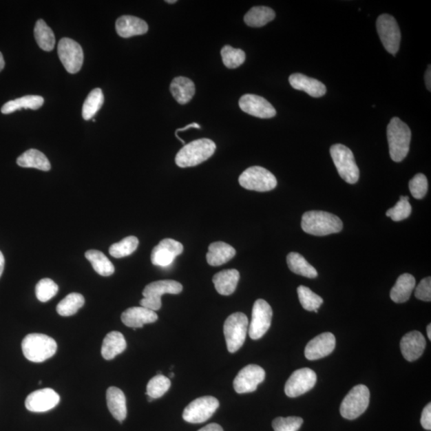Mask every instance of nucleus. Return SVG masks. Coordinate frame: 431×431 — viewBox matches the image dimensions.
<instances>
[{"label":"nucleus","mask_w":431,"mask_h":431,"mask_svg":"<svg viewBox=\"0 0 431 431\" xmlns=\"http://www.w3.org/2000/svg\"><path fill=\"white\" fill-rule=\"evenodd\" d=\"M169 377H171V378H174V373H170L169 374Z\"/></svg>","instance_id":"4d7b16f0"},{"label":"nucleus","mask_w":431,"mask_h":431,"mask_svg":"<svg viewBox=\"0 0 431 431\" xmlns=\"http://www.w3.org/2000/svg\"><path fill=\"white\" fill-rule=\"evenodd\" d=\"M317 374L313 370L298 369L291 375L285 384V394L290 398L298 397L312 390L317 383Z\"/></svg>","instance_id":"4468645a"},{"label":"nucleus","mask_w":431,"mask_h":431,"mask_svg":"<svg viewBox=\"0 0 431 431\" xmlns=\"http://www.w3.org/2000/svg\"><path fill=\"white\" fill-rule=\"evenodd\" d=\"M240 280V273L238 270H223L214 275L213 282L218 293L222 295H232Z\"/></svg>","instance_id":"393cba45"},{"label":"nucleus","mask_w":431,"mask_h":431,"mask_svg":"<svg viewBox=\"0 0 431 431\" xmlns=\"http://www.w3.org/2000/svg\"><path fill=\"white\" fill-rule=\"evenodd\" d=\"M85 304L83 295L73 293L67 295L57 305V313L62 317H71L76 314Z\"/></svg>","instance_id":"c9c22d12"},{"label":"nucleus","mask_w":431,"mask_h":431,"mask_svg":"<svg viewBox=\"0 0 431 431\" xmlns=\"http://www.w3.org/2000/svg\"><path fill=\"white\" fill-rule=\"evenodd\" d=\"M170 92L179 104L185 105L191 101L196 88L191 79L180 76L174 78L170 84Z\"/></svg>","instance_id":"bb28decb"},{"label":"nucleus","mask_w":431,"mask_h":431,"mask_svg":"<svg viewBox=\"0 0 431 431\" xmlns=\"http://www.w3.org/2000/svg\"><path fill=\"white\" fill-rule=\"evenodd\" d=\"M60 61L70 74H76L81 70L83 64V51L80 45L74 40L63 38L60 40L58 46Z\"/></svg>","instance_id":"ddd939ff"},{"label":"nucleus","mask_w":431,"mask_h":431,"mask_svg":"<svg viewBox=\"0 0 431 431\" xmlns=\"http://www.w3.org/2000/svg\"><path fill=\"white\" fill-rule=\"evenodd\" d=\"M104 103L103 90L96 88L90 92L85 100L83 107V118L85 120L93 119L95 114L101 109Z\"/></svg>","instance_id":"e433bc0d"},{"label":"nucleus","mask_w":431,"mask_h":431,"mask_svg":"<svg viewBox=\"0 0 431 431\" xmlns=\"http://www.w3.org/2000/svg\"><path fill=\"white\" fill-rule=\"evenodd\" d=\"M34 38L40 48L43 51L51 52L54 48L55 37L52 30L44 20H38L34 27Z\"/></svg>","instance_id":"f704fd0d"},{"label":"nucleus","mask_w":431,"mask_h":431,"mask_svg":"<svg viewBox=\"0 0 431 431\" xmlns=\"http://www.w3.org/2000/svg\"><path fill=\"white\" fill-rule=\"evenodd\" d=\"M182 285L176 280H163L150 283L145 286L143 295L144 298L140 302L142 307L152 311L162 308V295L165 294H179L182 292Z\"/></svg>","instance_id":"423d86ee"},{"label":"nucleus","mask_w":431,"mask_h":431,"mask_svg":"<svg viewBox=\"0 0 431 431\" xmlns=\"http://www.w3.org/2000/svg\"><path fill=\"white\" fill-rule=\"evenodd\" d=\"M4 264H5V260H4L3 254L2 253L1 251H0V277H1V275L3 272Z\"/></svg>","instance_id":"603ef678"},{"label":"nucleus","mask_w":431,"mask_h":431,"mask_svg":"<svg viewBox=\"0 0 431 431\" xmlns=\"http://www.w3.org/2000/svg\"><path fill=\"white\" fill-rule=\"evenodd\" d=\"M239 107L244 113L259 118H272L277 112L266 99L255 94H244L239 100Z\"/></svg>","instance_id":"f3484780"},{"label":"nucleus","mask_w":431,"mask_h":431,"mask_svg":"<svg viewBox=\"0 0 431 431\" xmlns=\"http://www.w3.org/2000/svg\"><path fill=\"white\" fill-rule=\"evenodd\" d=\"M425 346H427V341L423 335L418 330H412L406 334L401 339V353L405 359L409 362H414L423 354Z\"/></svg>","instance_id":"aec40b11"},{"label":"nucleus","mask_w":431,"mask_h":431,"mask_svg":"<svg viewBox=\"0 0 431 431\" xmlns=\"http://www.w3.org/2000/svg\"><path fill=\"white\" fill-rule=\"evenodd\" d=\"M171 387V381L162 375H157L149 381L147 388V395L149 397L158 399L167 393Z\"/></svg>","instance_id":"ea45409f"},{"label":"nucleus","mask_w":431,"mask_h":431,"mask_svg":"<svg viewBox=\"0 0 431 431\" xmlns=\"http://www.w3.org/2000/svg\"><path fill=\"white\" fill-rule=\"evenodd\" d=\"M138 244L139 240L136 237L129 235L123 239L121 242L112 244L109 249V253L114 258L126 257L136 251Z\"/></svg>","instance_id":"4c0bfd02"},{"label":"nucleus","mask_w":431,"mask_h":431,"mask_svg":"<svg viewBox=\"0 0 431 431\" xmlns=\"http://www.w3.org/2000/svg\"><path fill=\"white\" fill-rule=\"evenodd\" d=\"M59 286L52 280L44 278L39 280L36 287V297L41 302H48L57 294Z\"/></svg>","instance_id":"37998d69"},{"label":"nucleus","mask_w":431,"mask_h":431,"mask_svg":"<svg viewBox=\"0 0 431 431\" xmlns=\"http://www.w3.org/2000/svg\"><path fill=\"white\" fill-rule=\"evenodd\" d=\"M415 297L423 302H430L431 300V278L425 277L415 289Z\"/></svg>","instance_id":"49530a36"},{"label":"nucleus","mask_w":431,"mask_h":431,"mask_svg":"<svg viewBox=\"0 0 431 431\" xmlns=\"http://www.w3.org/2000/svg\"><path fill=\"white\" fill-rule=\"evenodd\" d=\"M390 156L394 162H400L407 157L410 149L412 132L407 124L395 117L388 127Z\"/></svg>","instance_id":"7ed1b4c3"},{"label":"nucleus","mask_w":431,"mask_h":431,"mask_svg":"<svg viewBox=\"0 0 431 431\" xmlns=\"http://www.w3.org/2000/svg\"><path fill=\"white\" fill-rule=\"evenodd\" d=\"M222 61L224 66L229 69L238 68L245 61V53L242 49L233 48L227 45L222 49Z\"/></svg>","instance_id":"a19ab883"},{"label":"nucleus","mask_w":431,"mask_h":431,"mask_svg":"<svg viewBox=\"0 0 431 431\" xmlns=\"http://www.w3.org/2000/svg\"><path fill=\"white\" fill-rule=\"evenodd\" d=\"M412 210V205L409 203V197L401 196L399 202L393 208L389 209L386 215L392 218L394 222H401L410 217Z\"/></svg>","instance_id":"79ce46f5"},{"label":"nucleus","mask_w":431,"mask_h":431,"mask_svg":"<svg viewBox=\"0 0 431 431\" xmlns=\"http://www.w3.org/2000/svg\"><path fill=\"white\" fill-rule=\"evenodd\" d=\"M427 333L428 335L429 340H431V324H428L427 327Z\"/></svg>","instance_id":"5fc2aeb1"},{"label":"nucleus","mask_w":431,"mask_h":431,"mask_svg":"<svg viewBox=\"0 0 431 431\" xmlns=\"http://www.w3.org/2000/svg\"><path fill=\"white\" fill-rule=\"evenodd\" d=\"M273 309L264 299H259L254 303L252 320L249 326V334L252 339L262 338L268 332L273 319Z\"/></svg>","instance_id":"f8f14e48"},{"label":"nucleus","mask_w":431,"mask_h":431,"mask_svg":"<svg viewBox=\"0 0 431 431\" xmlns=\"http://www.w3.org/2000/svg\"><path fill=\"white\" fill-rule=\"evenodd\" d=\"M183 250L182 243L174 239H164L153 249L151 262L155 266L168 267L183 253Z\"/></svg>","instance_id":"dca6fc26"},{"label":"nucleus","mask_w":431,"mask_h":431,"mask_svg":"<svg viewBox=\"0 0 431 431\" xmlns=\"http://www.w3.org/2000/svg\"><path fill=\"white\" fill-rule=\"evenodd\" d=\"M421 425L425 430H431V403L425 406L421 417Z\"/></svg>","instance_id":"de8ad7c7"},{"label":"nucleus","mask_w":431,"mask_h":431,"mask_svg":"<svg viewBox=\"0 0 431 431\" xmlns=\"http://www.w3.org/2000/svg\"><path fill=\"white\" fill-rule=\"evenodd\" d=\"M377 28L385 49L395 55L399 52L401 42L400 29L395 19L388 14H381L377 19Z\"/></svg>","instance_id":"9b49d317"},{"label":"nucleus","mask_w":431,"mask_h":431,"mask_svg":"<svg viewBox=\"0 0 431 431\" xmlns=\"http://www.w3.org/2000/svg\"><path fill=\"white\" fill-rule=\"evenodd\" d=\"M249 332L246 315L235 313L229 315L224 324V335L229 353H235L242 347Z\"/></svg>","instance_id":"0eeeda50"},{"label":"nucleus","mask_w":431,"mask_h":431,"mask_svg":"<svg viewBox=\"0 0 431 431\" xmlns=\"http://www.w3.org/2000/svg\"><path fill=\"white\" fill-rule=\"evenodd\" d=\"M92 121H93L94 123H95V122H96V120H95V119H92Z\"/></svg>","instance_id":"13d9d810"},{"label":"nucleus","mask_w":431,"mask_h":431,"mask_svg":"<svg viewBox=\"0 0 431 431\" xmlns=\"http://www.w3.org/2000/svg\"><path fill=\"white\" fill-rule=\"evenodd\" d=\"M165 2H167L168 3H177V0H174V1H171V0H169H169H167V1H165Z\"/></svg>","instance_id":"6e6d98bb"},{"label":"nucleus","mask_w":431,"mask_h":431,"mask_svg":"<svg viewBox=\"0 0 431 431\" xmlns=\"http://www.w3.org/2000/svg\"><path fill=\"white\" fill-rule=\"evenodd\" d=\"M217 145L212 140L200 138L185 145L175 158V162L180 168L193 167L213 156Z\"/></svg>","instance_id":"f03ea898"},{"label":"nucleus","mask_w":431,"mask_h":431,"mask_svg":"<svg viewBox=\"0 0 431 431\" xmlns=\"http://www.w3.org/2000/svg\"><path fill=\"white\" fill-rule=\"evenodd\" d=\"M297 293L300 304L302 307L308 312L318 313V309L324 303V299L319 295L315 294L308 287L300 286L297 288Z\"/></svg>","instance_id":"58836bf2"},{"label":"nucleus","mask_w":431,"mask_h":431,"mask_svg":"<svg viewBox=\"0 0 431 431\" xmlns=\"http://www.w3.org/2000/svg\"><path fill=\"white\" fill-rule=\"evenodd\" d=\"M85 257L92 263L93 269L98 274L103 277H109L114 274V264L103 253L98 250H89L85 253Z\"/></svg>","instance_id":"72a5a7b5"},{"label":"nucleus","mask_w":431,"mask_h":431,"mask_svg":"<svg viewBox=\"0 0 431 431\" xmlns=\"http://www.w3.org/2000/svg\"><path fill=\"white\" fill-rule=\"evenodd\" d=\"M425 85H427V88L430 92L431 90V72H430V66L428 67L427 70V72L425 74Z\"/></svg>","instance_id":"8fccbe9b"},{"label":"nucleus","mask_w":431,"mask_h":431,"mask_svg":"<svg viewBox=\"0 0 431 431\" xmlns=\"http://www.w3.org/2000/svg\"><path fill=\"white\" fill-rule=\"evenodd\" d=\"M219 405V401L213 396L195 399L184 410L183 419L190 423H204L212 417Z\"/></svg>","instance_id":"9d476101"},{"label":"nucleus","mask_w":431,"mask_h":431,"mask_svg":"<svg viewBox=\"0 0 431 431\" xmlns=\"http://www.w3.org/2000/svg\"><path fill=\"white\" fill-rule=\"evenodd\" d=\"M17 164L23 168H34L42 171H49L52 168L46 155L34 149H28L19 156Z\"/></svg>","instance_id":"c756f323"},{"label":"nucleus","mask_w":431,"mask_h":431,"mask_svg":"<svg viewBox=\"0 0 431 431\" xmlns=\"http://www.w3.org/2000/svg\"><path fill=\"white\" fill-rule=\"evenodd\" d=\"M122 322L129 328H143L145 324L156 322L158 317L154 311L144 307L128 308L122 314Z\"/></svg>","instance_id":"412c9836"},{"label":"nucleus","mask_w":431,"mask_h":431,"mask_svg":"<svg viewBox=\"0 0 431 431\" xmlns=\"http://www.w3.org/2000/svg\"><path fill=\"white\" fill-rule=\"evenodd\" d=\"M337 340L330 333H325L317 335L306 346L305 357L309 360H317L328 357L332 354Z\"/></svg>","instance_id":"6ab92c4d"},{"label":"nucleus","mask_w":431,"mask_h":431,"mask_svg":"<svg viewBox=\"0 0 431 431\" xmlns=\"http://www.w3.org/2000/svg\"><path fill=\"white\" fill-rule=\"evenodd\" d=\"M289 83L294 89L302 90L313 98L322 97L327 92V88L323 83L302 74L291 75Z\"/></svg>","instance_id":"4be33fe9"},{"label":"nucleus","mask_w":431,"mask_h":431,"mask_svg":"<svg viewBox=\"0 0 431 431\" xmlns=\"http://www.w3.org/2000/svg\"><path fill=\"white\" fill-rule=\"evenodd\" d=\"M410 191L415 199H423L428 190V182L427 177L423 174H416L415 176L410 180L409 182Z\"/></svg>","instance_id":"c03bdc74"},{"label":"nucleus","mask_w":431,"mask_h":431,"mask_svg":"<svg viewBox=\"0 0 431 431\" xmlns=\"http://www.w3.org/2000/svg\"><path fill=\"white\" fill-rule=\"evenodd\" d=\"M148 29L147 22L135 17L123 16L118 18L116 22L117 33L123 38L142 36L148 32Z\"/></svg>","instance_id":"5701e85b"},{"label":"nucleus","mask_w":431,"mask_h":431,"mask_svg":"<svg viewBox=\"0 0 431 431\" xmlns=\"http://www.w3.org/2000/svg\"><path fill=\"white\" fill-rule=\"evenodd\" d=\"M302 227L306 233L324 237L342 231L343 222L337 216L324 211L304 213Z\"/></svg>","instance_id":"f257e3e1"},{"label":"nucleus","mask_w":431,"mask_h":431,"mask_svg":"<svg viewBox=\"0 0 431 431\" xmlns=\"http://www.w3.org/2000/svg\"><path fill=\"white\" fill-rule=\"evenodd\" d=\"M198 431H224L222 428L217 423H210L205 425L204 428L199 430Z\"/></svg>","instance_id":"09e8293b"},{"label":"nucleus","mask_w":431,"mask_h":431,"mask_svg":"<svg viewBox=\"0 0 431 431\" xmlns=\"http://www.w3.org/2000/svg\"><path fill=\"white\" fill-rule=\"evenodd\" d=\"M287 264L293 273L302 277L313 279L318 275L317 269L311 265L302 255L297 253H290L288 255Z\"/></svg>","instance_id":"2f4dec72"},{"label":"nucleus","mask_w":431,"mask_h":431,"mask_svg":"<svg viewBox=\"0 0 431 431\" xmlns=\"http://www.w3.org/2000/svg\"><path fill=\"white\" fill-rule=\"evenodd\" d=\"M330 153L339 176L348 184L357 183L359 169L352 150L342 144H335L330 147Z\"/></svg>","instance_id":"39448f33"},{"label":"nucleus","mask_w":431,"mask_h":431,"mask_svg":"<svg viewBox=\"0 0 431 431\" xmlns=\"http://www.w3.org/2000/svg\"><path fill=\"white\" fill-rule=\"evenodd\" d=\"M24 357L33 363H43L56 353L57 344L48 335L29 334L22 342Z\"/></svg>","instance_id":"20e7f679"},{"label":"nucleus","mask_w":431,"mask_h":431,"mask_svg":"<svg viewBox=\"0 0 431 431\" xmlns=\"http://www.w3.org/2000/svg\"><path fill=\"white\" fill-rule=\"evenodd\" d=\"M303 423L299 417H279L273 420V428L275 431H298Z\"/></svg>","instance_id":"a18cd8bd"},{"label":"nucleus","mask_w":431,"mask_h":431,"mask_svg":"<svg viewBox=\"0 0 431 431\" xmlns=\"http://www.w3.org/2000/svg\"><path fill=\"white\" fill-rule=\"evenodd\" d=\"M275 17V13L272 8L260 6L250 9L245 14L244 20L249 27L262 28L273 21Z\"/></svg>","instance_id":"473e14b6"},{"label":"nucleus","mask_w":431,"mask_h":431,"mask_svg":"<svg viewBox=\"0 0 431 431\" xmlns=\"http://www.w3.org/2000/svg\"><path fill=\"white\" fill-rule=\"evenodd\" d=\"M415 278L412 275L409 273L401 275L390 291V298L395 303L407 302L415 288Z\"/></svg>","instance_id":"cd10ccee"},{"label":"nucleus","mask_w":431,"mask_h":431,"mask_svg":"<svg viewBox=\"0 0 431 431\" xmlns=\"http://www.w3.org/2000/svg\"><path fill=\"white\" fill-rule=\"evenodd\" d=\"M264 379V370L258 365L250 364L240 370L233 381V387L238 394L251 393Z\"/></svg>","instance_id":"2eb2a0df"},{"label":"nucleus","mask_w":431,"mask_h":431,"mask_svg":"<svg viewBox=\"0 0 431 431\" xmlns=\"http://www.w3.org/2000/svg\"><path fill=\"white\" fill-rule=\"evenodd\" d=\"M44 99L38 95H27L17 99L12 100L5 103L1 109L4 114H9L17 112L21 109H38L42 107Z\"/></svg>","instance_id":"7c9ffc66"},{"label":"nucleus","mask_w":431,"mask_h":431,"mask_svg":"<svg viewBox=\"0 0 431 431\" xmlns=\"http://www.w3.org/2000/svg\"><path fill=\"white\" fill-rule=\"evenodd\" d=\"M370 403V392L367 386H355L346 395L341 405L340 414L346 419L354 420L367 410Z\"/></svg>","instance_id":"6e6552de"},{"label":"nucleus","mask_w":431,"mask_h":431,"mask_svg":"<svg viewBox=\"0 0 431 431\" xmlns=\"http://www.w3.org/2000/svg\"><path fill=\"white\" fill-rule=\"evenodd\" d=\"M59 394L52 388L36 390L28 396L25 406L29 412L41 413L52 410L59 403Z\"/></svg>","instance_id":"a211bd4d"},{"label":"nucleus","mask_w":431,"mask_h":431,"mask_svg":"<svg viewBox=\"0 0 431 431\" xmlns=\"http://www.w3.org/2000/svg\"><path fill=\"white\" fill-rule=\"evenodd\" d=\"M191 128L200 129V126L198 123H190V124L187 125V127H185L184 128L178 129L176 130V132H175V136H176V138H177V135H178V132H185V130H187L188 129H191Z\"/></svg>","instance_id":"3c124183"},{"label":"nucleus","mask_w":431,"mask_h":431,"mask_svg":"<svg viewBox=\"0 0 431 431\" xmlns=\"http://www.w3.org/2000/svg\"><path fill=\"white\" fill-rule=\"evenodd\" d=\"M5 67V62L1 52H0V72H1Z\"/></svg>","instance_id":"864d4df0"},{"label":"nucleus","mask_w":431,"mask_h":431,"mask_svg":"<svg viewBox=\"0 0 431 431\" xmlns=\"http://www.w3.org/2000/svg\"><path fill=\"white\" fill-rule=\"evenodd\" d=\"M107 401L109 412L115 419L123 423L127 418V399L122 390L110 387L107 392Z\"/></svg>","instance_id":"b1692460"},{"label":"nucleus","mask_w":431,"mask_h":431,"mask_svg":"<svg viewBox=\"0 0 431 431\" xmlns=\"http://www.w3.org/2000/svg\"><path fill=\"white\" fill-rule=\"evenodd\" d=\"M127 341L121 333L112 332L104 338L102 346V355L105 359L110 360L121 354L127 349Z\"/></svg>","instance_id":"c85d7f7f"},{"label":"nucleus","mask_w":431,"mask_h":431,"mask_svg":"<svg viewBox=\"0 0 431 431\" xmlns=\"http://www.w3.org/2000/svg\"><path fill=\"white\" fill-rule=\"evenodd\" d=\"M239 183L248 190L257 192H268L277 187V180L268 169L253 167L240 174Z\"/></svg>","instance_id":"1a4fd4ad"},{"label":"nucleus","mask_w":431,"mask_h":431,"mask_svg":"<svg viewBox=\"0 0 431 431\" xmlns=\"http://www.w3.org/2000/svg\"><path fill=\"white\" fill-rule=\"evenodd\" d=\"M235 250L231 245L222 242L212 243L207 255V262L211 266H220L231 260L235 255Z\"/></svg>","instance_id":"a878e982"}]
</instances>
